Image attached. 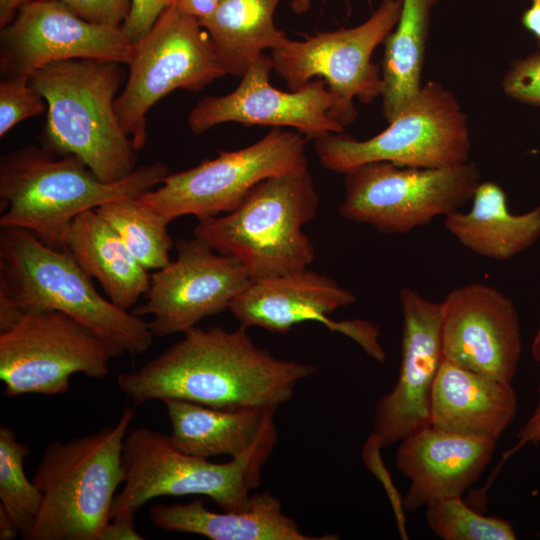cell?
Instances as JSON below:
<instances>
[{"mask_svg": "<svg viewBox=\"0 0 540 540\" xmlns=\"http://www.w3.org/2000/svg\"><path fill=\"white\" fill-rule=\"evenodd\" d=\"M118 356L96 332L57 310H25L0 332V379L10 398L65 394L72 375L104 378Z\"/></svg>", "mask_w": 540, "mask_h": 540, "instance_id": "obj_12", "label": "cell"}, {"mask_svg": "<svg viewBox=\"0 0 540 540\" xmlns=\"http://www.w3.org/2000/svg\"><path fill=\"white\" fill-rule=\"evenodd\" d=\"M310 1L311 0H292L291 7L296 13L305 12L309 9ZM368 2H371V0H368Z\"/></svg>", "mask_w": 540, "mask_h": 540, "instance_id": "obj_41", "label": "cell"}, {"mask_svg": "<svg viewBox=\"0 0 540 540\" xmlns=\"http://www.w3.org/2000/svg\"><path fill=\"white\" fill-rule=\"evenodd\" d=\"M171 0H131V10L123 31L135 43L152 27L161 12L169 7Z\"/></svg>", "mask_w": 540, "mask_h": 540, "instance_id": "obj_36", "label": "cell"}, {"mask_svg": "<svg viewBox=\"0 0 540 540\" xmlns=\"http://www.w3.org/2000/svg\"><path fill=\"white\" fill-rule=\"evenodd\" d=\"M401 8L402 0H382L357 26L289 39L271 51L273 70L292 91L323 79L337 101L331 116L345 127L357 116L355 98L369 104L381 95V69L371 58L396 26Z\"/></svg>", "mask_w": 540, "mask_h": 540, "instance_id": "obj_13", "label": "cell"}, {"mask_svg": "<svg viewBox=\"0 0 540 540\" xmlns=\"http://www.w3.org/2000/svg\"><path fill=\"white\" fill-rule=\"evenodd\" d=\"M0 294L22 309H52L80 321L120 355H140L152 345L148 322L103 297L64 250L15 227L0 231Z\"/></svg>", "mask_w": 540, "mask_h": 540, "instance_id": "obj_6", "label": "cell"}, {"mask_svg": "<svg viewBox=\"0 0 540 540\" xmlns=\"http://www.w3.org/2000/svg\"><path fill=\"white\" fill-rule=\"evenodd\" d=\"M86 21L122 27L131 10V0H56Z\"/></svg>", "mask_w": 540, "mask_h": 540, "instance_id": "obj_34", "label": "cell"}, {"mask_svg": "<svg viewBox=\"0 0 540 540\" xmlns=\"http://www.w3.org/2000/svg\"><path fill=\"white\" fill-rule=\"evenodd\" d=\"M471 160L420 168L372 162L345 173L339 213L385 234H403L458 211L481 183Z\"/></svg>", "mask_w": 540, "mask_h": 540, "instance_id": "obj_11", "label": "cell"}, {"mask_svg": "<svg viewBox=\"0 0 540 540\" xmlns=\"http://www.w3.org/2000/svg\"><path fill=\"white\" fill-rule=\"evenodd\" d=\"M471 200L468 212H452L443 221L446 230L470 251L504 261L539 240L540 205L522 214L511 213L507 195L495 181H481Z\"/></svg>", "mask_w": 540, "mask_h": 540, "instance_id": "obj_25", "label": "cell"}, {"mask_svg": "<svg viewBox=\"0 0 540 540\" xmlns=\"http://www.w3.org/2000/svg\"><path fill=\"white\" fill-rule=\"evenodd\" d=\"M319 198L309 170L269 177L233 211L197 219L193 234L237 260L252 282L309 268L315 257L303 226Z\"/></svg>", "mask_w": 540, "mask_h": 540, "instance_id": "obj_5", "label": "cell"}, {"mask_svg": "<svg viewBox=\"0 0 540 540\" xmlns=\"http://www.w3.org/2000/svg\"><path fill=\"white\" fill-rule=\"evenodd\" d=\"M95 211L147 270H158L171 262L173 240L167 230L169 223L136 196L104 203Z\"/></svg>", "mask_w": 540, "mask_h": 540, "instance_id": "obj_28", "label": "cell"}, {"mask_svg": "<svg viewBox=\"0 0 540 540\" xmlns=\"http://www.w3.org/2000/svg\"><path fill=\"white\" fill-rule=\"evenodd\" d=\"M143 539L135 530L134 515L114 518L104 528L100 540Z\"/></svg>", "mask_w": 540, "mask_h": 540, "instance_id": "obj_38", "label": "cell"}, {"mask_svg": "<svg viewBox=\"0 0 540 540\" xmlns=\"http://www.w3.org/2000/svg\"><path fill=\"white\" fill-rule=\"evenodd\" d=\"M497 441L428 426L399 442L396 467L410 480L406 511L461 497L492 461Z\"/></svg>", "mask_w": 540, "mask_h": 540, "instance_id": "obj_20", "label": "cell"}, {"mask_svg": "<svg viewBox=\"0 0 540 540\" xmlns=\"http://www.w3.org/2000/svg\"><path fill=\"white\" fill-rule=\"evenodd\" d=\"M323 167L347 173L372 162L435 168L469 160L471 137L467 115L455 95L441 83L428 81L386 129L366 140L332 133L315 140Z\"/></svg>", "mask_w": 540, "mask_h": 540, "instance_id": "obj_8", "label": "cell"}, {"mask_svg": "<svg viewBox=\"0 0 540 540\" xmlns=\"http://www.w3.org/2000/svg\"><path fill=\"white\" fill-rule=\"evenodd\" d=\"M127 65L115 110L136 152L147 142V116L158 101L177 89L198 92L226 75L205 28L172 6L134 43Z\"/></svg>", "mask_w": 540, "mask_h": 540, "instance_id": "obj_9", "label": "cell"}, {"mask_svg": "<svg viewBox=\"0 0 540 540\" xmlns=\"http://www.w3.org/2000/svg\"><path fill=\"white\" fill-rule=\"evenodd\" d=\"M170 438L181 451L209 459L238 457L263 439L277 434L276 411L264 409L226 410L168 399Z\"/></svg>", "mask_w": 540, "mask_h": 540, "instance_id": "obj_23", "label": "cell"}, {"mask_svg": "<svg viewBox=\"0 0 540 540\" xmlns=\"http://www.w3.org/2000/svg\"><path fill=\"white\" fill-rule=\"evenodd\" d=\"M246 329L195 326L137 370L118 374L117 387L135 405L179 399L226 410L277 411L316 368L275 357Z\"/></svg>", "mask_w": 540, "mask_h": 540, "instance_id": "obj_1", "label": "cell"}, {"mask_svg": "<svg viewBox=\"0 0 540 540\" xmlns=\"http://www.w3.org/2000/svg\"><path fill=\"white\" fill-rule=\"evenodd\" d=\"M501 87L516 101L540 106V52L512 61Z\"/></svg>", "mask_w": 540, "mask_h": 540, "instance_id": "obj_32", "label": "cell"}, {"mask_svg": "<svg viewBox=\"0 0 540 540\" xmlns=\"http://www.w3.org/2000/svg\"><path fill=\"white\" fill-rule=\"evenodd\" d=\"M169 174L162 162L137 167L116 182H104L74 155L24 146L0 158V227L22 228L63 250L73 219L84 211L134 197L161 184Z\"/></svg>", "mask_w": 540, "mask_h": 540, "instance_id": "obj_2", "label": "cell"}, {"mask_svg": "<svg viewBox=\"0 0 540 540\" xmlns=\"http://www.w3.org/2000/svg\"><path fill=\"white\" fill-rule=\"evenodd\" d=\"M531 355L540 369V313L537 327L531 342ZM538 444H540V379L537 386L535 405L529 417L517 432L515 444L503 455L502 463L519 452L525 446Z\"/></svg>", "mask_w": 540, "mask_h": 540, "instance_id": "obj_35", "label": "cell"}, {"mask_svg": "<svg viewBox=\"0 0 540 540\" xmlns=\"http://www.w3.org/2000/svg\"><path fill=\"white\" fill-rule=\"evenodd\" d=\"M177 257L151 275L145 302L133 313L149 315L154 336L185 333L208 316L229 309L252 282L234 258L195 237L176 242Z\"/></svg>", "mask_w": 540, "mask_h": 540, "instance_id": "obj_14", "label": "cell"}, {"mask_svg": "<svg viewBox=\"0 0 540 540\" xmlns=\"http://www.w3.org/2000/svg\"><path fill=\"white\" fill-rule=\"evenodd\" d=\"M133 45L122 27L86 21L56 0H28L1 27L0 72L2 78L30 76L71 59L128 64Z\"/></svg>", "mask_w": 540, "mask_h": 540, "instance_id": "obj_15", "label": "cell"}, {"mask_svg": "<svg viewBox=\"0 0 540 540\" xmlns=\"http://www.w3.org/2000/svg\"><path fill=\"white\" fill-rule=\"evenodd\" d=\"M134 414L127 407L113 426L45 447L32 478L42 501L24 539L100 540L124 482L122 447Z\"/></svg>", "mask_w": 540, "mask_h": 540, "instance_id": "obj_4", "label": "cell"}, {"mask_svg": "<svg viewBox=\"0 0 540 540\" xmlns=\"http://www.w3.org/2000/svg\"><path fill=\"white\" fill-rule=\"evenodd\" d=\"M306 138L297 131L273 127L257 142L175 173L137 199L168 223L193 215L197 219L235 210L261 181L308 169Z\"/></svg>", "mask_w": 540, "mask_h": 540, "instance_id": "obj_10", "label": "cell"}, {"mask_svg": "<svg viewBox=\"0 0 540 540\" xmlns=\"http://www.w3.org/2000/svg\"><path fill=\"white\" fill-rule=\"evenodd\" d=\"M383 448L380 439L372 432L367 438L364 446L362 457L368 469L381 481L386 493L392 504L399 535L402 539L407 540L408 533L406 528V515L403 504L404 497L401 496L396 486L392 482L388 470L380 456V451Z\"/></svg>", "mask_w": 540, "mask_h": 540, "instance_id": "obj_33", "label": "cell"}, {"mask_svg": "<svg viewBox=\"0 0 540 540\" xmlns=\"http://www.w3.org/2000/svg\"><path fill=\"white\" fill-rule=\"evenodd\" d=\"M271 56L261 54L252 61L236 89L221 96L202 98L188 115V126L202 134L226 122L243 125L290 127L314 141L344 126L331 113L336 97L323 79H313L297 90H279L270 82Z\"/></svg>", "mask_w": 540, "mask_h": 540, "instance_id": "obj_16", "label": "cell"}, {"mask_svg": "<svg viewBox=\"0 0 540 540\" xmlns=\"http://www.w3.org/2000/svg\"><path fill=\"white\" fill-rule=\"evenodd\" d=\"M281 1L224 0L210 18L200 23L212 40L226 75L242 77L264 50L278 49L289 41L274 23Z\"/></svg>", "mask_w": 540, "mask_h": 540, "instance_id": "obj_27", "label": "cell"}, {"mask_svg": "<svg viewBox=\"0 0 540 540\" xmlns=\"http://www.w3.org/2000/svg\"><path fill=\"white\" fill-rule=\"evenodd\" d=\"M440 304L444 359L512 383L522 353L513 300L491 285L469 283L448 292Z\"/></svg>", "mask_w": 540, "mask_h": 540, "instance_id": "obj_17", "label": "cell"}, {"mask_svg": "<svg viewBox=\"0 0 540 540\" xmlns=\"http://www.w3.org/2000/svg\"><path fill=\"white\" fill-rule=\"evenodd\" d=\"M356 302L355 295L333 278L308 269L251 282L235 298L230 312L241 326L259 327L273 333H287L298 323L316 321L329 330L353 339L371 358L384 362L379 329L369 320L333 321L337 309Z\"/></svg>", "mask_w": 540, "mask_h": 540, "instance_id": "obj_18", "label": "cell"}, {"mask_svg": "<svg viewBox=\"0 0 540 540\" xmlns=\"http://www.w3.org/2000/svg\"><path fill=\"white\" fill-rule=\"evenodd\" d=\"M276 442L274 434L238 457L214 463L179 450L169 434L135 428L123 441L124 486L114 497L110 520L135 515L162 496H206L224 511L245 510Z\"/></svg>", "mask_w": 540, "mask_h": 540, "instance_id": "obj_7", "label": "cell"}, {"mask_svg": "<svg viewBox=\"0 0 540 540\" xmlns=\"http://www.w3.org/2000/svg\"><path fill=\"white\" fill-rule=\"evenodd\" d=\"M402 312L401 361L393 388L375 406L373 433L383 448L429 426L435 379L444 360L441 304L405 286L399 292Z\"/></svg>", "mask_w": 540, "mask_h": 540, "instance_id": "obj_19", "label": "cell"}, {"mask_svg": "<svg viewBox=\"0 0 540 540\" xmlns=\"http://www.w3.org/2000/svg\"><path fill=\"white\" fill-rule=\"evenodd\" d=\"M441 0H402L401 13L384 44L382 113L391 122L418 95L433 8Z\"/></svg>", "mask_w": 540, "mask_h": 540, "instance_id": "obj_26", "label": "cell"}, {"mask_svg": "<svg viewBox=\"0 0 540 540\" xmlns=\"http://www.w3.org/2000/svg\"><path fill=\"white\" fill-rule=\"evenodd\" d=\"M521 24L536 37L540 38V0H531V5L521 15Z\"/></svg>", "mask_w": 540, "mask_h": 540, "instance_id": "obj_39", "label": "cell"}, {"mask_svg": "<svg viewBox=\"0 0 540 540\" xmlns=\"http://www.w3.org/2000/svg\"><path fill=\"white\" fill-rule=\"evenodd\" d=\"M30 448L17 440L13 429L0 428V522L21 535L31 528L42 501V493L24 471Z\"/></svg>", "mask_w": 540, "mask_h": 540, "instance_id": "obj_29", "label": "cell"}, {"mask_svg": "<svg viewBox=\"0 0 540 540\" xmlns=\"http://www.w3.org/2000/svg\"><path fill=\"white\" fill-rule=\"evenodd\" d=\"M26 1L28 0H0V27L9 24Z\"/></svg>", "mask_w": 540, "mask_h": 540, "instance_id": "obj_40", "label": "cell"}, {"mask_svg": "<svg viewBox=\"0 0 540 540\" xmlns=\"http://www.w3.org/2000/svg\"><path fill=\"white\" fill-rule=\"evenodd\" d=\"M120 65L71 59L45 65L30 75L47 102L43 147L57 155L78 157L109 183L129 176L137 159L115 110L124 82Z\"/></svg>", "mask_w": 540, "mask_h": 540, "instance_id": "obj_3", "label": "cell"}, {"mask_svg": "<svg viewBox=\"0 0 540 540\" xmlns=\"http://www.w3.org/2000/svg\"><path fill=\"white\" fill-rule=\"evenodd\" d=\"M44 96L32 85L30 76L2 78L0 82V137L21 121L46 112Z\"/></svg>", "mask_w": 540, "mask_h": 540, "instance_id": "obj_31", "label": "cell"}, {"mask_svg": "<svg viewBox=\"0 0 540 540\" xmlns=\"http://www.w3.org/2000/svg\"><path fill=\"white\" fill-rule=\"evenodd\" d=\"M63 250L99 281L114 304L125 310L132 308L150 286L149 270L95 209L73 219L64 235Z\"/></svg>", "mask_w": 540, "mask_h": 540, "instance_id": "obj_24", "label": "cell"}, {"mask_svg": "<svg viewBox=\"0 0 540 540\" xmlns=\"http://www.w3.org/2000/svg\"><path fill=\"white\" fill-rule=\"evenodd\" d=\"M425 519L434 535L443 540H514L515 530L505 519L485 516L470 508L461 497L435 503Z\"/></svg>", "mask_w": 540, "mask_h": 540, "instance_id": "obj_30", "label": "cell"}, {"mask_svg": "<svg viewBox=\"0 0 540 540\" xmlns=\"http://www.w3.org/2000/svg\"><path fill=\"white\" fill-rule=\"evenodd\" d=\"M518 398L512 383L443 360L435 379L429 426L498 441L514 421Z\"/></svg>", "mask_w": 540, "mask_h": 540, "instance_id": "obj_21", "label": "cell"}, {"mask_svg": "<svg viewBox=\"0 0 540 540\" xmlns=\"http://www.w3.org/2000/svg\"><path fill=\"white\" fill-rule=\"evenodd\" d=\"M151 522L160 529L191 533L211 540H335L338 535H309L282 510L280 500L268 491L253 494L242 511L214 512L201 499L188 503L155 505Z\"/></svg>", "mask_w": 540, "mask_h": 540, "instance_id": "obj_22", "label": "cell"}, {"mask_svg": "<svg viewBox=\"0 0 540 540\" xmlns=\"http://www.w3.org/2000/svg\"><path fill=\"white\" fill-rule=\"evenodd\" d=\"M224 0H171L170 5L199 23L210 18Z\"/></svg>", "mask_w": 540, "mask_h": 540, "instance_id": "obj_37", "label": "cell"}]
</instances>
